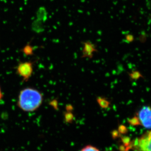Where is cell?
<instances>
[{
  "instance_id": "obj_1",
  "label": "cell",
  "mask_w": 151,
  "mask_h": 151,
  "mask_svg": "<svg viewBox=\"0 0 151 151\" xmlns=\"http://www.w3.org/2000/svg\"><path fill=\"white\" fill-rule=\"evenodd\" d=\"M43 95L38 90L33 88H26L19 93L17 106L25 112L36 111L42 105Z\"/></svg>"
},
{
  "instance_id": "obj_2",
  "label": "cell",
  "mask_w": 151,
  "mask_h": 151,
  "mask_svg": "<svg viewBox=\"0 0 151 151\" xmlns=\"http://www.w3.org/2000/svg\"><path fill=\"white\" fill-rule=\"evenodd\" d=\"M130 124L141 126L147 129H151V107L145 106L141 108L129 121Z\"/></svg>"
},
{
  "instance_id": "obj_10",
  "label": "cell",
  "mask_w": 151,
  "mask_h": 151,
  "mask_svg": "<svg viewBox=\"0 0 151 151\" xmlns=\"http://www.w3.org/2000/svg\"><path fill=\"white\" fill-rule=\"evenodd\" d=\"M2 97H3V94H2V92H1V88L0 87V100H1Z\"/></svg>"
},
{
  "instance_id": "obj_5",
  "label": "cell",
  "mask_w": 151,
  "mask_h": 151,
  "mask_svg": "<svg viewBox=\"0 0 151 151\" xmlns=\"http://www.w3.org/2000/svg\"><path fill=\"white\" fill-rule=\"evenodd\" d=\"M96 51V48L94 44L89 41L83 42L82 57L83 58H92L93 54Z\"/></svg>"
},
{
  "instance_id": "obj_7",
  "label": "cell",
  "mask_w": 151,
  "mask_h": 151,
  "mask_svg": "<svg viewBox=\"0 0 151 151\" xmlns=\"http://www.w3.org/2000/svg\"><path fill=\"white\" fill-rule=\"evenodd\" d=\"M33 48L31 45H27L23 48V52L26 55H32L33 54Z\"/></svg>"
},
{
  "instance_id": "obj_3",
  "label": "cell",
  "mask_w": 151,
  "mask_h": 151,
  "mask_svg": "<svg viewBox=\"0 0 151 151\" xmlns=\"http://www.w3.org/2000/svg\"><path fill=\"white\" fill-rule=\"evenodd\" d=\"M33 63L29 61L21 63L16 68V72L22 77L24 81H27L32 76L33 73Z\"/></svg>"
},
{
  "instance_id": "obj_9",
  "label": "cell",
  "mask_w": 151,
  "mask_h": 151,
  "mask_svg": "<svg viewBox=\"0 0 151 151\" xmlns=\"http://www.w3.org/2000/svg\"><path fill=\"white\" fill-rule=\"evenodd\" d=\"M65 118L67 122H71L73 119V114L68 111L65 113Z\"/></svg>"
},
{
  "instance_id": "obj_8",
  "label": "cell",
  "mask_w": 151,
  "mask_h": 151,
  "mask_svg": "<svg viewBox=\"0 0 151 151\" xmlns=\"http://www.w3.org/2000/svg\"><path fill=\"white\" fill-rule=\"evenodd\" d=\"M81 151H100V150L93 146L87 145L83 147Z\"/></svg>"
},
{
  "instance_id": "obj_4",
  "label": "cell",
  "mask_w": 151,
  "mask_h": 151,
  "mask_svg": "<svg viewBox=\"0 0 151 151\" xmlns=\"http://www.w3.org/2000/svg\"><path fill=\"white\" fill-rule=\"evenodd\" d=\"M134 146L139 151H151V131L135 140Z\"/></svg>"
},
{
  "instance_id": "obj_6",
  "label": "cell",
  "mask_w": 151,
  "mask_h": 151,
  "mask_svg": "<svg viewBox=\"0 0 151 151\" xmlns=\"http://www.w3.org/2000/svg\"><path fill=\"white\" fill-rule=\"evenodd\" d=\"M97 102L100 105V106L102 108H108L109 104V103L108 101L103 98H98Z\"/></svg>"
}]
</instances>
